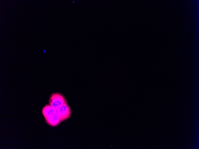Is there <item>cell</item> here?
I'll list each match as a JSON object with an SVG mask.
<instances>
[{"label":"cell","instance_id":"1","mask_svg":"<svg viewBox=\"0 0 199 149\" xmlns=\"http://www.w3.org/2000/svg\"><path fill=\"white\" fill-rule=\"evenodd\" d=\"M66 102L65 98L61 94L59 93H54L51 95L49 103L57 111L60 106Z\"/></svg>","mask_w":199,"mask_h":149},{"label":"cell","instance_id":"2","mask_svg":"<svg viewBox=\"0 0 199 149\" xmlns=\"http://www.w3.org/2000/svg\"><path fill=\"white\" fill-rule=\"evenodd\" d=\"M57 112L61 122L69 118L71 114L70 108L66 102L60 106L57 110Z\"/></svg>","mask_w":199,"mask_h":149},{"label":"cell","instance_id":"3","mask_svg":"<svg viewBox=\"0 0 199 149\" xmlns=\"http://www.w3.org/2000/svg\"><path fill=\"white\" fill-rule=\"evenodd\" d=\"M45 119L49 125L53 126L57 125L61 122L57 111L51 116L45 118Z\"/></svg>","mask_w":199,"mask_h":149},{"label":"cell","instance_id":"4","mask_svg":"<svg viewBox=\"0 0 199 149\" xmlns=\"http://www.w3.org/2000/svg\"><path fill=\"white\" fill-rule=\"evenodd\" d=\"M56 111L50 105H47L43 108L42 113L45 118H46L51 116Z\"/></svg>","mask_w":199,"mask_h":149}]
</instances>
